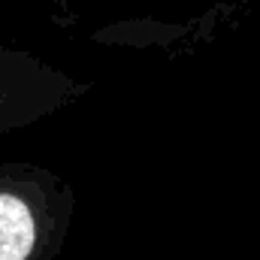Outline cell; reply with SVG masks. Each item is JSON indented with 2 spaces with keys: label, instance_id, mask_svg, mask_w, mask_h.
Masks as SVG:
<instances>
[{
  "label": "cell",
  "instance_id": "6da1fadb",
  "mask_svg": "<svg viewBox=\"0 0 260 260\" xmlns=\"http://www.w3.org/2000/svg\"><path fill=\"white\" fill-rule=\"evenodd\" d=\"M37 245V221L24 200L0 194V260H27Z\"/></svg>",
  "mask_w": 260,
  "mask_h": 260
}]
</instances>
